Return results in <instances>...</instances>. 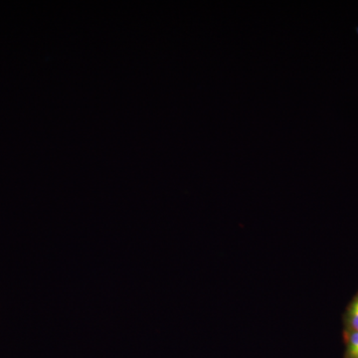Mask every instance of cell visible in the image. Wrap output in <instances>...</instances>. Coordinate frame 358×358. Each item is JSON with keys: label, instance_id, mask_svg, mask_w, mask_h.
Wrapping results in <instances>:
<instances>
[{"label": "cell", "instance_id": "2", "mask_svg": "<svg viewBox=\"0 0 358 358\" xmlns=\"http://www.w3.org/2000/svg\"><path fill=\"white\" fill-rule=\"evenodd\" d=\"M350 324L352 331H358V299L352 303V310H350Z\"/></svg>", "mask_w": 358, "mask_h": 358}, {"label": "cell", "instance_id": "1", "mask_svg": "<svg viewBox=\"0 0 358 358\" xmlns=\"http://www.w3.org/2000/svg\"><path fill=\"white\" fill-rule=\"evenodd\" d=\"M348 352L352 358H358V331H353L350 336Z\"/></svg>", "mask_w": 358, "mask_h": 358}]
</instances>
